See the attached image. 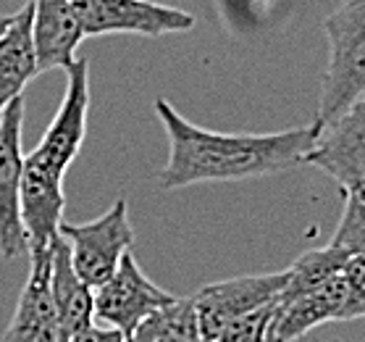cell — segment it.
<instances>
[{
  "mask_svg": "<svg viewBox=\"0 0 365 342\" xmlns=\"http://www.w3.org/2000/svg\"><path fill=\"white\" fill-rule=\"evenodd\" d=\"M168 134V164L160 171L163 190L200 182H240L299 166L318 140L316 124L274 134H224L190 124L168 101H155Z\"/></svg>",
  "mask_w": 365,
  "mask_h": 342,
  "instance_id": "1",
  "label": "cell"
},
{
  "mask_svg": "<svg viewBox=\"0 0 365 342\" xmlns=\"http://www.w3.org/2000/svg\"><path fill=\"white\" fill-rule=\"evenodd\" d=\"M90 111V64L76 59L66 69V95L56 119L42 134L40 145L24 156L21 174V218H24L29 256L50 251L58 237L66 195L63 176L74 164L87 134Z\"/></svg>",
  "mask_w": 365,
  "mask_h": 342,
  "instance_id": "2",
  "label": "cell"
},
{
  "mask_svg": "<svg viewBox=\"0 0 365 342\" xmlns=\"http://www.w3.org/2000/svg\"><path fill=\"white\" fill-rule=\"evenodd\" d=\"M324 29L329 66L313 121L318 134L365 95V0H341L339 9L326 16Z\"/></svg>",
  "mask_w": 365,
  "mask_h": 342,
  "instance_id": "3",
  "label": "cell"
},
{
  "mask_svg": "<svg viewBox=\"0 0 365 342\" xmlns=\"http://www.w3.org/2000/svg\"><path fill=\"white\" fill-rule=\"evenodd\" d=\"M58 232L71 248L74 271L90 284L92 290H98L103 282H108L124 258V253H129L134 242L129 206L124 198H118L95 221H87V224L61 221Z\"/></svg>",
  "mask_w": 365,
  "mask_h": 342,
  "instance_id": "4",
  "label": "cell"
},
{
  "mask_svg": "<svg viewBox=\"0 0 365 342\" xmlns=\"http://www.w3.org/2000/svg\"><path fill=\"white\" fill-rule=\"evenodd\" d=\"M287 282H289V268L274 274L232 276L224 282L205 284L192 295L202 342H213L229 324L279 301Z\"/></svg>",
  "mask_w": 365,
  "mask_h": 342,
  "instance_id": "5",
  "label": "cell"
},
{
  "mask_svg": "<svg viewBox=\"0 0 365 342\" xmlns=\"http://www.w3.org/2000/svg\"><path fill=\"white\" fill-rule=\"evenodd\" d=\"M21 126H24V95H19L0 111V256L6 261L29 256L24 218H21Z\"/></svg>",
  "mask_w": 365,
  "mask_h": 342,
  "instance_id": "6",
  "label": "cell"
},
{
  "mask_svg": "<svg viewBox=\"0 0 365 342\" xmlns=\"http://www.w3.org/2000/svg\"><path fill=\"white\" fill-rule=\"evenodd\" d=\"M302 164L321 169L344 195L365 203V95L318 134Z\"/></svg>",
  "mask_w": 365,
  "mask_h": 342,
  "instance_id": "7",
  "label": "cell"
},
{
  "mask_svg": "<svg viewBox=\"0 0 365 342\" xmlns=\"http://www.w3.org/2000/svg\"><path fill=\"white\" fill-rule=\"evenodd\" d=\"M71 6L82 21L84 37L116 32L158 37L168 32H187L195 26L192 14L153 0H71Z\"/></svg>",
  "mask_w": 365,
  "mask_h": 342,
  "instance_id": "8",
  "label": "cell"
},
{
  "mask_svg": "<svg viewBox=\"0 0 365 342\" xmlns=\"http://www.w3.org/2000/svg\"><path fill=\"white\" fill-rule=\"evenodd\" d=\"M174 298L176 295L150 282L132 253H124L113 276L95 290V321L103 326H113L124 337H129L142 318H148L153 311H158Z\"/></svg>",
  "mask_w": 365,
  "mask_h": 342,
  "instance_id": "9",
  "label": "cell"
},
{
  "mask_svg": "<svg viewBox=\"0 0 365 342\" xmlns=\"http://www.w3.org/2000/svg\"><path fill=\"white\" fill-rule=\"evenodd\" d=\"M329 321H352L349 290L341 274L299 298L276 301V313L268 324L266 342H294Z\"/></svg>",
  "mask_w": 365,
  "mask_h": 342,
  "instance_id": "10",
  "label": "cell"
},
{
  "mask_svg": "<svg viewBox=\"0 0 365 342\" xmlns=\"http://www.w3.org/2000/svg\"><path fill=\"white\" fill-rule=\"evenodd\" d=\"M50 256L53 251L29 256V276L0 342H58V316L50 292Z\"/></svg>",
  "mask_w": 365,
  "mask_h": 342,
  "instance_id": "11",
  "label": "cell"
},
{
  "mask_svg": "<svg viewBox=\"0 0 365 342\" xmlns=\"http://www.w3.org/2000/svg\"><path fill=\"white\" fill-rule=\"evenodd\" d=\"M50 251V292L58 316V342H66L95 324V290L74 271L71 248L61 234L53 240Z\"/></svg>",
  "mask_w": 365,
  "mask_h": 342,
  "instance_id": "12",
  "label": "cell"
},
{
  "mask_svg": "<svg viewBox=\"0 0 365 342\" xmlns=\"http://www.w3.org/2000/svg\"><path fill=\"white\" fill-rule=\"evenodd\" d=\"M32 37L40 71L68 69L76 61V48L84 40L82 21L71 0H32Z\"/></svg>",
  "mask_w": 365,
  "mask_h": 342,
  "instance_id": "13",
  "label": "cell"
},
{
  "mask_svg": "<svg viewBox=\"0 0 365 342\" xmlns=\"http://www.w3.org/2000/svg\"><path fill=\"white\" fill-rule=\"evenodd\" d=\"M32 19L34 3L29 0L24 9L14 14L9 29L0 34V111L14 98L24 95L26 84L40 74L32 37Z\"/></svg>",
  "mask_w": 365,
  "mask_h": 342,
  "instance_id": "14",
  "label": "cell"
},
{
  "mask_svg": "<svg viewBox=\"0 0 365 342\" xmlns=\"http://www.w3.org/2000/svg\"><path fill=\"white\" fill-rule=\"evenodd\" d=\"M126 342H202L192 298H174L134 326Z\"/></svg>",
  "mask_w": 365,
  "mask_h": 342,
  "instance_id": "15",
  "label": "cell"
},
{
  "mask_svg": "<svg viewBox=\"0 0 365 342\" xmlns=\"http://www.w3.org/2000/svg\"><path fill=\"white\" fill-rule=\"evenodd\" d=\"M349 256L352 253L336 248L331 242L326 248H318V251H307L289 266V282H287L279 301H292V298H299V295L326 284L329 279L341 274Z\"/></svg>",
  "mask_w": 365,
  "mask_h": 342,
  "instance_id": "16",
  "label": "cell"
},
{
  "mask_svg": "<svg viewBox=\"0 0 365 342\" xmlns=\"http://www.w3.org/2000/svg\"><path fill=\"white\" fill-rule=\"evenodd\" d=\"M331 245L344 248L352 256H365V203L344 195V211L331 237Z\"/></svg>",
  "mask_w": 365,
  "mask_h": 342,
  "instance_id": "17",
  "label": "cell"
},
{
  "mask_svg": "<svg viewBox=\"0 0 365 342\" xmlns=\"http://www.w3.org/2000/svg\"><path fill=\"white\" fill-rule=\"evenodd\" d=\"M274 313H276V301L271 306H266V308L247 313L245 318L229 324L213 342H266L268 324H271Z\"/></svg>",
  "mask_w": 365,
  "mask_h": 342,
  "instance_id": "18",
  "label": "cell"
},
{
  "mask_svg": "<svg viewBox=\"0 0 365 342\" xmlns=\"http://www.w3.org/2000/svg\"><path fill=\"white\" fill-rule=\"evenodd\" d=\"M344 284L349 290V313L352 318L365 316V256H349L341 268Z\"/></svg>",
  "mask_w": 365,
  "mask_h": 342,
  "instance_id": "19",
  "label": "cell"
},
{
  "mask_svg": "<svg viewBox=\"0 0 365 342\" xmlns=\"http://www.w3.org/2000/svg\"><path fill=\"white\" fill-rule=\"evenodd\" d=\"M66 342H126V337L113 326H98L92 324L82 332H76L74 337H68Z\"/></svg>",
  "mask_w": 365,
  "mask_h": 342,
  "instance_id": "20",
  "label": "cell"
},
{
  "mask_svg": "<svg viewBox=\"0 0 365 342\" xmlns=\"http://www.w3.org/2000/svg\"><path fill=\"white\" fill-rule=\"evenodd\" d=\"M11 19H14V16H0V34H3V32H6V29H9Z\"/></svg>",
  "mask_w": 365,
  "mask_h": 342,
  "instance_id": "21",
  "label": "cell"
}]
</instances>
